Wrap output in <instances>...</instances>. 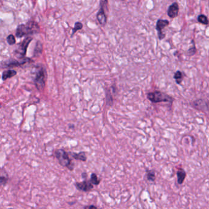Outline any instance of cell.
Returning <instances> with one entry per match:
<instances>
[{"label": "cell", "mask_w": 209, "mask_h": 209, "mask_svg": "<svg viewBox=\"0 0 209 209\" xmlns=\"http://www.w3.org/2000/svg\"><path fill=\"white\" fill-rule=\"evenodd\" d=\"M39 30V27L34 22H29L27 24H22L18 27L16 31V36L18 38H22L29 34L36 33Z\"/></svg>", "instance_id": "6da1fadb"}, {"label": "cell", "mask_w": 209, "mask_h": 209, "mask_svg": "<svg viewBox=\"0 0 209 209\" xmlns=\"http://www.w3.org/2000/svg\"><path fill=\"white\" fill-rule=\"evenodd\" d=\"M47 80V71L43 67L38 68L34 79V83L38 90H43L45 86Z\"/></svg>", "instance_id": "277c9868"}, {"label": "cell", "mask_w": 209, "mask_h": 209, "mask_svg": "<svg viewBox=\"0 0 209 209\" xmlns=\"http://www.w3.org/2000/svg\"><path fill=\"white\" fill-rule=\"evenodd\" d=\"M192 42L193 43V46H192V47L190 48L188 50V55L190 56H193V55H195L196 52V49L195 44L194 43V41L192 40Z\"/></svg>", "instance_id": "d6986e66"}, {"label": "cell", "mask_w": 209, "mask_h": 209, "mask_svg": "<svg viewBox=\"0 0 209 209\" xmlns=\"http://www.w3.org/2000/svg\"><path fill=\"white\" fill-rule=\"evenodd\" d=\"M70 156L77 160H80L82 161H86L87 157H86V153L84 152H81L79 153H73V152H71L69 153Z\"/></svg>", "instance_id": "30bf717a"}, {"label": "cell", "mask_w": 209, "mask_h": 209, "mask_svg": "<svg viewBox=\"0 0 209 209\" xmlns=\"http://www.w3.org/2000/svg\"><path fill=\"white\" fill-rule=\"evenodd\" d=\"M106 93H106V98H107V104L109 105V106H112V104H113V98H112V97L110 88L108 90V91H107Z\"/></svg>", "instance_id": "2e32d148"}, {"label": "cell", "mask_w": 209, "mask_h": 209, "mask_svg": "<svg viewBox=\"0 0 209 209\" xmlns=\"http://www.w3.org/2000/svg\"><path fill=\"white\" fill-rule=\"evenodd\" d=\"M32 41L31 38H26L22 43L20 44L19 47L17 50V53L19 54L20 55L23 56L25 55L27 52V50L28 48V45L30 42Z\"/></svg>", "instance_id": "9c48e42d"}, {"label": "cell", "mask_w": 209, "mask_h": 209, "mask_svg": "<svg viewBox=\"0 0 209 209\" xmlns=\"http://www.w3.org/2000/svg\"><path fill=\"white\" fill-rule=\"evenodd\" d=\"M55 156L57 159L59 163L64 167H67L70 170L74 168V165L72 163L69 157V154L62 149H58L55 151Z\"/></svg>", "instance_id": "7a4b0ae2"}, {"label": "cell", "mask_w": 209, "mask_h": 209, "mask_svg": "<svg viewBox=\"0 0 209 209\" xmlns=\"http://www.w3.org/2000/svg\"><path fill=\"white\" fill-rule=\"evenodd\" d=\"M147 179L150 181H153L155 180V175L153 170H147Z\"/></svg>", "instance_id": "ac0fdd59"}, {"label": "cell", "mask_w": 209, "mask_h": 209, "mask_svg": "<svg viewBox=\"0 0 209 209\" xmlns=\"http://www.w3.org/2000/svg\"><path fill=\"white\" fill-rule=\"evenodd\" d=\"M177 181L179 184H182L184 181L185 178L186 177L185 172L182 169H179L177 172Z\"/></svg>", "instance_id": "7c38bea8"}, {"label": "cell", "mask_w": 209, "mask_h": 209, "mask_svg": "<svg viewBox=\"0 0 209 209\" xmlns=\"http://www.w3.org/2000/svg\"><path fill=\"white\" fill-rule=\"evenodd\" d=\"M179 11V4L177 3L174 2L169 6L167 11V15L171 18H176L178 15Z\"/></svg>", "instance_id": "ba28073f"}, {"label": "cell", "mask_w": 209, "mask_h": 209, "mask_svg": "<svg viewBox=\"0 0 209 209\" xmlns=\"http://www.w3.org/2000/svg\"><path fill=\"white\" fill-rule=\"evenodd\" d=\"M89 180L93 185H98L100 182V180L98 179L97 175L94 173H92L91 175V179Z\"/></svg>", "instance_id": "e0dca14e"}, {"label": "cell", "mask_w": 209, "mask_h": 209, "mask_svg": "<svg viewBox=\"0 0 209 209\" xmlns=\"http://www.w3.org/2000/svg\"><path fill=\"white\" fill-rule=\"evenodd\" d=\"M183 73L181 71H177L174 76V78L176 81V82L177 84H181L182 81H183Z\"/></svg>", "instance_id": "4fadbf2b"}, {"label": "cell", "mask_w": 209, "mask_h": 209, "mask_svg": "<svg viewBox=\"0 0 209 209\" xmlns=\"http://www.w3.org/2000/svg\"><path fill=\"white\" fill-rule=\"evenodd\" d=\"M83 24H82L81 22H76V23L75 24L74 27L72 29V35H71V36L72 37V36L75 34V33L76 32H77L78 31L82 29L83 28Z\"/></svg>", "instance_id": "9a60e30c"}, {"label": "cell", "mask_w": 209, "mask_h": 209, "mask_svg": "<svg viewBox=\"0 0 209 209\" xmlns=\"http://www.w3.org/2000/svg\"><path fill=\"white\" fill-rule=\"evenodd\" d=\"M75 186L77 188V190L84 192H88L91 191L94 186V185L91 183L90 180H86L82 182L75 183Z\"/></svg>", "instance_id": "52a82bcc"}, {"label": "cell", "mask_w": 209, "mask_h": 209, "mask_svg": "<svg viewBox=\"0 0 209 209\" xmlns=\"http://www.w3.org/2000/svg\"><path fill=\"white\" fill-rule=\"evenodd\" d=\"M7 181V179H5L4 177H1L0 178V185L4 184Z\"/></svg>", "instance_id": "44dd1931"}, {"label": "cell", "mask_w": 209, "mask_h": 209, "mask_svg": "<svg viewBox=\"0 0 209 209\" xmlns=\"http://www.w3.org/2000/svg\"><path fill=\"white\" fill-rule=\"evenodd\" d=\"M7 41L8 42V44H10V45L14 44L15 43V39L14 36L12 34L9 35L7 38Z\"/></svg>", "instance_id": "ffe728a7"}, {"label": "cell", "mask_w": 209, "mask_h": 209, "mask_svg": "<svg viewBox=\"0 0 209 209\" xmlns=\"http://www.w3.org/2000/svg\"><path fill=\"white\" fill-rule=\"evenodd\" d=\"M82 177L84 179V180H86V178H87V174L86 173H83L82 174Z\"/></svg>", "instance_id": "603a6c76"}, {"label": "cell", "mask_w": 209, "mask_h": 209, "mask_svg": "<svg viewBox=\"0 0 209 209\" xmlns=\"http://www.w3.org/2000/svg\"><path fill=\"white\" fill-rule=\"evenodd\" d=\"M147 99L153 103H158L161 102H167L172 103L174 99L167 94L160 91H155L151 92L147 95Z\"/></svg>", "instance_id": "3957f363"}, {"label": "cell", "mask_w": 209, "mask_h": 209, "mask_svg": "<svg viewBox=\"0 0 209 209\" xmlns=\"http://www.w3.org/2000/svg\"><path fill=\"white\" fill-rule=\"evenodd\" d=\"M84 209H97V208L96 206H93V205H91V206H88L87 207L84 208Z\"/></svg>", "instance_id": "7402d4cb"}, {"label": "cell", "mask_w": 209, "mask_h": 209, "mask_svg": "<svg viewBox=\"0 0 209 209\" xmlns=\"http://www.w3.org/2000/svg\"><path fill=\"white\" fill-rule=\"evenodd\" d=\"M0 106H1V105H0Z\"/></svg>", "instance_id": "cb8c5ba5"}, {"label": "cell", "mask_w": 209, "mask_h": 209, "mask_svg": "<svg viewBox=\"0 0 209 209\" xmlns=\"http://www.w3.org/2000/svg\"><path fill=\"white\" fill-rule=\"evenodd\" d=\"M16 74H17V72L14 70H7V71H6L2 74V80L5 81V80L7 79L8 78H11V77L14 76L15 75H16Z\"/></svg>", "instance_id": "8fae6325"}, {"label": "cell", "mask_w": 209, "mask_h": 209, "mask_svg": "<svg viewBox=\"0 0 209 209\" xmlns=\"http://www.w3.org/2000/svg\"><path fill=\"white\" fill-rule=\"evenodd\" d=\"M108 1H100V8L97 14V18L99 24L105 26L107 24V17L105 13V6L107 5Z\"/></svg>", "instance_id": "5b68a950"}, {"label": "cell", "mask_w": 209, "mask_h": 209, "mask_svg": "<svg viewBox=\"0 0 209 209\" xmlns=\"http://www.w3.org/2000/svg\"><path fill=\"white\" fill-rule=\"evenodd\" d=\"M169 24V22L167 20H163V19H158L157 22L156 24V29L158 32V36L160 40L163 39L166 35L163 32V29L167 27Z\"/></svg>", "instance_id": "8992f818"}, {"label": "cell", "mask_w": 209, "mask_h": 209, "mask_svg": "<svg viewBox=\"0 0 209 209\" xmlns=\"http://www.w3.org/2000/svg\"><path fill=\"white\" fill-rule=\"evenodd\" d=\"M197 21L204 25H208L209 24L208 18L204 14H201L197 17Z\"/></svg>", "instance_id": "5bb4252c"}]
</instances>
